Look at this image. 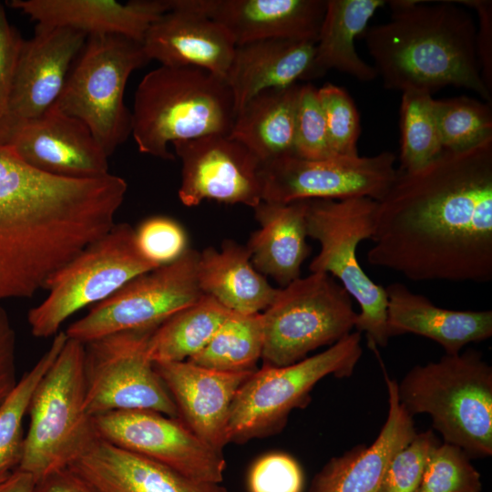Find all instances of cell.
Here are the masks:
<instances>
[{
  "instance_id": "1",
  "label": "cell",
  "mask_w": 492,
  "mask_h": 492,
  "mask_svg": "<svg viewBox=\"0 0 492 492\" xmlns=\"http://www.w3.org/2000/svg\"><path fill=\"white\" fill-rule=\"evenodd\" d=\"M367 261L413 282L492 281V138L401 172L377 201Z\"/></svg>"
},
{
  "instance_id": "2",
  "label": "cell",
  "mask_w": 492,
  "mask_h": 492,
  "mask_svg": "<svg viewBox=\"0 0 492 492\" xmlns=\"http://www.w3.org/2000/svg\"><path fill=\"white\" fill-rule=\"evenodd\" d=\"M120 177L67 179L34 169L0 144V301L30 298L115 224Z\"/></svg>"
},
{
  "instance_id": "3",
  "label": "cell",
  "mask_w": 492,
  "mask_h": 492,
  "mask_svg": "<svg viewBox=\"0 0 492 492\" xmlns=\"http://www.w3.org/2000/svg\"><path fill=\"white\" fill-rule=\"evenodd\" d=\"M390 19L362 35L377 77L387 89L432 95L446 86L476 92L492 104L481 77L477 27L453 1H387Z\"/></svg>"
},
{
  "instance_id": "4",
  "label": "cell",
  "mask_w": 492,
  "mask_h": 492,
  "mask_svg": "<svg viewBox=\"0 0 492 492\" xmlns=\"http://www.w3.org/2000/svg\"><path fill=\"white\" fill-rule=\"evenodd\" d=\"M131 135L138 151L171 160L169 145L211 134L229 136L235 118L225 79L202 68L160 66L134 95Z\"/></svg>"
},
{
  "instance_id": "5",
  "label": "cell",
  "mask_w": 492,
  "mask_h": 492,
  "mask_svg": "<svg viewBox=\"0 0 492 492\" xmlns=\"http://www.w3.org/2000/svg\"><path fill=\"white\" fill-rule=\"evenodd\" d=\"M397 398L411 415L427 414L444 442L470 458L492 455V367L468 349L417 364L396 385Z\"/></svg>"
},
{
  "instance_id": "6",
  "label": "cell",
  "mask_w": 492,
  "mask_h": 492,
  "mask_svg": "<svg viewBox=\"0 0 492 492\" xmlns=\"http://www.w3.org/2000/svg\"><path fill=\"white\" fill-rule=\"evenodd\" d=\"M84 358V343L67 338L32 397L16 468L36 481L68 466L98 437L85 407Z\"/></svg>"
},
{
  "instance_id": "7",
  "label": "cell",
  "mask_w": 492,
  "mask_h": 492,
  "mask_svg": "<svg viewBox=\"0 0 492 492\" xmlns=\"http://www.w3.org/2000/svg\"><path fill=\"white\" fill-rule=\"evenodd\" d=\"M149 61L141 42L88 36L52 107L82 121L109 157L131 135L132 114L124 102L128 79Z\"/></svg>"
},
{
  "instance_id": "8",
  "label": "cell",
  "mask_w": 492,
  "mask_h": 492,
  "mask_svg": "<svg viewBox=\"0 0 492 492\" xmlns=\"http://www.w3.org/2000/svg\"><path fill=\"white\" fill-rule=\"evenodd\" d=\"M377 201L369 198L306 200L307 236L320 244L309 264L311 272L336 278L360 306L354 328L365 333L375 349L391 338L387 322L385 288L375 283L357 259L359 243L372 238Z\"/></svg>"
},
{
  "instance_id": "9",
  "label": "cell",
  "mask_w": 492,
  "mask_h": 492,
  "mask_svg": "<svg viewBox=\"0 0 492 492\" xmlns=\"http://www.w3.org/2000/svg\"><path fill=\"white\" fill-rule=\"evenodd\" d=\"M361 333H350L328 349L284 366L263 364L243 383L231 406L228 440L242 444L281 431L294 408L304 407L323 377L352 375L362 356Z\"/></svg>"
},
{
  "instance_id": "10",
  "label": "cell",
  "mask_w": 492,
  "mask_h": 492,
  "mask_svg": "<svg viewBox=\"0 0 492 492\" xmlns=\"http://www.w3.org/2000/svg\"><path fill=\"white\" fill-rule=\"evenodd\" d=\"M357 315L352 297L327 273L311 272L278 288L261 313L263 364L289 365L333 345L352 333Z\"/></svg>"
},
{
  "instance_id": "11",
  "label": "cell",
  "mask_w": 492,
  "mask_h": 492,
  "mask_svg": "<svg viewBox=\"0 0 492 492\" xmlns=\"http://www.w3.org/2000/svg\"><path fill=\"white\" fill-rule=\"evenodd\" d=\"M157 268L139 251L135 229L115 223L47 281L48 294L30 309L27 322L38 338L55 336L80 309L96 304L135 277Z\"/></svg>"
},
{
  "instance_id": "12",
  "label": "cell",
  "mask_w": 492,
  "mask_h": 492,
  "mask_svg": "<svg viewBox=\"0 0 492 492\" xmlns=\"http://www.w3.org/2000/svg\"><path fill=\"white\" fill-rule=\"evenodd\" d=\"M157 328L115 333L84 343L85 407L89 415L150 410L179 419L149 353Z\"/></svg>"
},
{
  "instance_id": "13",
  "label": "cell",
  "mask_w": 492,
  "mask_h": 492,
  "mask_svg": "<svg viewBox=\"0 0 492 492\" xmlns=\"http://www.w3.org/2000/svg\"><path fill=\"white\" fill-rule=\"evenodd\" d=\"M200 252L188 248L176 261L142 273L96 303L65 331L87 343L124 331L153 329L202 295L197 278Z\"/></svg>"
},
{
  "instance_id": "14",
  "label": "cell",
  "mask_w": 492,
  "mask_h": 492,
  "mask_svg": "<svg viewBox=\"0 0 492 492\" xmlns=\"http://www.w3.org/2000/svg\"><path fill=\"white\" fill-rule=\"evenodd\" d=\"M395 160L390 151L316 160L282 156L262 164V201L287 204L352 198L378 201L397 176Z\"/></svg>"
},
{
  "instance_id": "15",
  "label": "cell",
  "mask_w": 492,
  "mask_h": 492,
  "mask_svg": "<svg viewBox=\"0 0 492 492\" xmlns=\"http://www.w3.org/2000/svg\"><path fill=\"white\" fill-rule=\"evenodd\" d=\"M97 436L196 480L220 484L223 454L178 418L150 410L112 411L93 416Z\"/></svg>"
},
{
  "instance_id": "16",
  "label": "cell",
  "mask_w": 492,
  "mask_h": 492,
  "mask_svg": "<svg viewBox=\"0 0 492 492\" xmlns=\"http://www.w3.org/2000/svg\"><path fill=\"white\" fill-rule=\"evenodd\" d=\"M171 145L181 160L183 205L211 200L254 209L262 201V163L239 141L211 134Z\"/></svg>"
},
{
  "instance_id": "17",
  "label": "cell",
  "mask_w": 492,
  "mask_h": 492,
  "mask_svg": "<svg viewBox=\"0 0 492 492\" xmlns=\"http://www.w3.org/2000/svg\"><path fill=\"white\" fill-rule=\"evenodd\" d=\"M87 37L73 28L36 25L34 36L24 39L9 102L10 138L55 104Z\"/></svg>"
},
{
  "instance_id": "18",
  "label": "cell",
  "mask_w": 492,
  "mask_h": 492,
  "mask_svg": "<svg viewBox=\"0 0 492 492\" xmlns=\"http://www.w3.org/2000/svg\"><path fill=\"white\" fill-rule=\"evenodd\" d=\"M24 162L67 179H97L108 172V156L79 119L51 107L18 128L7 145Z\"/></svg>"
},
{
  "instance_id": "19",
  "label": "cell",
  "mask_w": 492,
  "mask_h": 492,
  "mask_svg": "<svg viewBox=\"0 0 492 492\" xmlns=\"http://www.w3.org/2000/svg\"><path fill=\"white\" fill-rule=\"evenodd\" d=\"M154 369L172 397L179 419L200 439L222 453L231 404L253 372H221L189 361L155 362Z\"/></svg>"
},
{
  "instance_id": "20",
  "label": "cell",
  "mask_w": 492,
  "mask_h": 492,
  "mask_svg": "<svg viewBox=\"0 0 492 492\" xmlns=\"http://www.w3.org/2000/svg\"><path fill=\"white\" fill-rule=\"evenodd\" d=\"M169 5L143 38L149 59L165 67L202 68L225 79L236 48L231 36L182 0H169Z\"/></svg>"
},
{
  "instance_id": "21",
  "label": "cell",
  "mask_w": 492,
  "mask_h": 492,
  "mask_svg": "<svg viewBox=\"0 0 492 492\" xmlns=\"http://www.w3.org/2000/svg\"><path fill=\"white\" fill-rule=\"evenodd\" d=\"M222 26L236 46L272 38L317 41L325 0H182Z\"/></svg>"
},
{
  "instance_id": "22",
  "label": "cell",
  "mask_w": 492,
  "mask_h": 492,
  "mask_svg": "<svg viewBox=\"0 0 492 492\" xmlns=\"http://www.w3.org/2000/svg\"><path fill=\"white\" fill-rule=\"evenodd\" d=\"M384 380L389 410L376 439L331 458L313 477L309 492H378L392 457L417 434L413 416L398 401L397 381L385 373Z\"/></svg>"
},
{
  "instance_id": "23",
  "label": "cell",
  "mask_w": 492,
  "mask_h": 492,
  "mask_svg": "<svg viewBox=\"0 0 492 492\" xmlns=\"http://www.w3.org/2000/svg\"><path fill=\"white\" fill-rule=\"evenodd\" d=\"M7 5L36 25L69 27L93 35H121L138 42L153 22L169 10V0H10Z\"/></svg>"
},
{
  "instance_id": "24",
  "label": "cell",
  "mask_w": 492,
  "mask_h": 492,
  "mask_svg": "<svg viewBox=\"0 0 492 492\" xmlns=\"http://www.w3.org/2000/svg\"><path fill=\"white\" fill-rule=\"evenodd\" d=\"M99 492H228L184 476L99 436L69 466Z\"/></svg>"
},
{
  "instance_id": "25",
  "label": "cell",
  "mask_w": 492,
  "mask_h": 492,
  "mask_svg": "<svg viewBox=\"0 0 492 492\" xmlns=\"http://www.w3.org/2000/svg\"><path fill=\"white\" fill-rule=\"evenodd\" d=\"M386 322L390 336L414 333L437 343L445 354H459L470 343L492 335V311H458L435 305L425 295L401 282L385 288Z\"/></svg>"
},
{
  "instance_id": "26",
  "label": "cell",
  "mask_w": 492,
  "mask_h": 492,
  "mask_svg": "<svg viewBox=\"0 0 492 492\" xmlns=\"http://www.w3.org/2000/svg\"><path fill=\"white\" fill-rule=\"evenodd\" d=\"M315 42L272 38L236 46L225 77L235 115L254 96L306 80Z\"/></svg>"
},
{
  "instance_id": "27",
  "label": "cell",
  "mask_w": 492,
  "mask_h": 492,
  "mask_svg": "<svg viewBox=\"0 0 492 492\" xmlns=\"http://www.w3.org/2000/svg\"><path fill=\"white\" fill-rule=\"evenodd\" d=\"M260 227L247 242L253 267L282 287L301 277L310 254L307 244L306 200L287 204L261 201L254 209Z\"/></svg>"
},
{
  "instance_id": "28",
  "label": "cell",
  "mask_w": 492,
  "mask_h": 492,
  "mask_svg": "<svg viewBox=\"0 0 492 492\" xmlns=\"http://www.w3.org/2000/svg\"><path fill=\"white\" fill-rule=\"evenodd\" d=\"M197 278L203 294L232 313H262L273 301L274 288L251 261L246 247L226 240L220 250L207 247L199 255Z\"/></svg>"
},
{
  "instance_id": "29",
  "label": "cell",
  "mask_w": 492,
  "mask_h": 492,
  "mask_svg": "<svg viewBox=\"0 0 492 492\" xmlns=\"http://www.w3.org/2000/svg\"><path fill=\"white\" fill-rule=\"evenodd\" d=\"M384 0H327L312 67L306 79L321 77L335 69L364 82L374 80V67L357 54L354 40L368 27Z\"/></svg>"
},
{
  "instance_id": "30",
  "label": "cell",
  "mask_w": 492,
  "mask_h": 492,
  "mask_svg": "<svg viewBox=\"0 0 492 492\" xmlns=\"http://www.w3.org/2000/svg\"><path fill=\"white\" fill-rule=\"evenodd\" d=\"M300 88L295 84L254 96L236 113L229 137L244 145L262 164L293 155Z\"/></svg>"
},
{
  "instance_id": "31",
  "label": "cell",
  "mask_w": 492,
  "mask_h": 492,
  "mask_svg": "<svg viewBox=\"0 0 492 492\" xmlns=\"http://www.w3.org/2000/svg\"><path fill=\"white\" fill-rule=\"evenodd\" d=\"M232 313L203 294L164 321L151 334L149 353L155 362H181L200 353Z\"/></svg>"
},
{
  "instance_id": "32",
  "label": "cell",
  "mask_w": 492,
  "mask_h": 492,
  "mask_svg": "<svg viewBox=\"0 0 492 492\" xmlns=\"http://www.w3.org/2000/svg\"><path fill=\"white\" fill-rule=\"evenodd\" d=\"M263 343L261 313H232L208 344L186 361L221 372H254L262 355Z\"/></svg>"
},
{
  "instance_id": "33",
  "label": "cell",
  "mask_w": 492,
  "mask_h": 492,
  "mask_svg": "<svg viewBox=\"0 0 492 492\" xmlns=\"http://www.w3.org/2000/svg\"><path fill=\"white\" fill-rule=\"evenodd\" d=\"M65 332H58L52 343L35 365L17 380L0 405V475L15 470L23 449V421L35 391L67 342Z\"/></svg>"
},
{
  "instance_id": "34",
  "label": "cell",
  "mask_w": 492,
  "mask_h": 492,
  "mask_svg": "<svg viewBox=\"0 0 492 492\" xmlns=\"http://www.w3.org/2000/svg\"><path fill=\"white\" fill-rule=\"evenodd\" d=\"M400 130V167L397 169L401 172L417 170L443 151L432 95L417 90L402 93Z\"/></svg>"
},
{
  "instance_id": "35",
  "label": "cell",
  "mask_w": 492,
  "mask_h": 492,
  "mask_svg": "<svg viewBox=\"0 0 492 492\" xmlns=\"http://www.w3.org/2000/svg\"><path fill=\"white\" fill-rule=\"evenodd\" d=\"M492 104L466 96L435 99L443 150L463 151L492 138Z\"/></svg>"
},
{
  "instance_id": "36",
  "label": "cell",
  "mask_w": 492,
  "mask_h": 492,
  "mask_svg": "<svg viewBox=\"0 0 492 492\" xmlns=\"http://www.w3.org/2000/svg\"><path fill=\"white\" fill-rule=\"evenodd\" d=\"M460 447L440 443L431 452L416 492H480L481 476Z\"/></svg>"
},
{
  "instance_id": "37",
  "label": "cell",
  "mask_w": 492,
  "mask_h": 492,
  "mask_svg": "<svg viewBox=\"0 0 492 492\" xmlns=\"http://www.w3.org/2000/svg\"><path fill=\"white\" fill-rule=\"evenodd\" d=\"M330 145L337 156H358L360 118L347 91L332 83L317 89Z\"/></svg>"
},
{
  "instance_id": "38",
  "label": "cell",
  "mask_w": 492,
  "mask_h": 492,
  "mask_svg": "<svg viewBox=\"0 0 492 492\" xmlns=\"http://www.w3.org/2000/svg\"><path fill=\"white\" fill-rule=\"evenodd\" d=\"M293 155L304 159H323L335 155L331 148L317 88L301 85L295 115Z\"/></svg>"
},
{
  "instance_id": "39",
  "label": "cell",
  "mask_w": 492,
  "mask_h": 492,
  "mask_svg": "<svg viewBox=\"0 0 492 492\" xmlns=\"http://www.w3.org/2000/svg\"><path fill=\"white\" fill-rule=\"evenodd\" d=\"M440 443L432 429L417 433L390 460L378 492H416L428 457Z\"/></svg>"
},
{
  "instance_id": "40",
  "label": "cell",
  "mask_w": 492,
  "mask_h": 492,
  "mask_svg": "<svg viewBox=\"0 0 492 492\" xmlns=\"http://www.w3.org/2000/svg\"><path fill=\"white\" fill-rule=\"evenodd\" d=\"M141 254L157 267L176 261L188 249L185 230L175 220L166 216L148 218L135 230Z\"/></svg>"
},
{
  "instance_id": "41",
  "label": "cell",
  "mask_w": 492,
  "mask_h": 492,
  "mask_svg": "<svg viewBox=\"0 0 492 492\" xmlns=\"http://www.w3.org/2000/svg\"><path fill=\"white\" fill-rule=\"evenodd\" d=\"M248 485L250 492H302L303 475L292 456L281 452L270 453L253 464Z\"/></svg>"
},
{
  "instance_id": "42",
  "label": "cell",
  "mask_w": 492,
  "mask_h": 492,
  "mask_svg": "<svg viewBox=\"0 0 492 492\" xmlns=\"http://www.w3.org/2000/svg\"><path fill=\"white\" fill-rule=\"evenodd\" d=\"M24 38L13 26L0 2V144L10 139L9 102L15 68Z\"/></svg>"
},
{
  "instance_id": "43",
  "label": "cell",
  "mask_w": 492,
  "mask_h": 492,
  "mask_svg": "<svg viewBox=\"0 0 492 492\" xmlns=\"http://www.w3.org/2000/svg\"><path fill=\"white\" fill-rule=\"evenodd\" d=\"M474 8L478 15L477 50L481 77L487 88L492 93V2L487 0L454 1Z\"/></svg>"
},
{
  "instance_id": "44",
  "label": "cell",
  "mask_w": 492,
  "mask_h": 492,
  "mask_svg": "<svg viewBox=\"0 0 492 492\" xmlns=\"http://www.w3.org/2000/svg\"><path fill=\"white\" fill-rule=\"evenodd\" d=\"M16 382L15 334L6 312L0 305V405Z\"/></svg>"
},
{
  "instance_id": "45",
  "label": "cell",
  "mask_w": 492,
  "mask_h": 492,
  "mask_svg": "<svg viewBox=\"0 0 492 492\" xmlns=\"http://www.w3.org/2000/svg\"><path fill=\"white\" fill-rule=\"evenodd\" d=\"M34 492H99L70 467L48 473L36 481Z\"/></svg>"
},
{
  "instance_id": "46",
  "label": "cell",
  "mask_w": 492,
  "mask_h": 492,
  "mask_svg": "<svg viewBox=\"0 0 492 492\" xmlns=\"http://www.w3.org/2000/svg\"><path fill=\"white\" fill-rule=\"evenodd\" d=\"M35 485L33 476L15 468L0 481V492H34Z\"/></svg>"
},
{
  "instance_id": "47",
  "label": "cell",
  "mask_w": 492,
  "mask_h": 492,
  "mask_svg": "<svg viewBox=\"0 0 492 492\" xmlns=\"http://www.w3.org/2000/svg\"><path fill=\"white\" fill-rule=\"evenodd\" d=\"M10 473L0 475V481L3 480L4 478H5Z\"/></svg>"
}]
</instances>
